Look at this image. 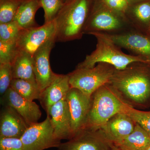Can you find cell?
<instances>
[{
	"mask_svg": "<svg viewBox=\"0 0 150 150\" xmlns=\"http://www.w3.org/2000/svg\"><path fill=\"white\" fill-rule=\"evenodd\" d=\"M108 84L131 107H150V64L134 62L116 69Z\"/></svg>",
	"mask_w": 150,
	"mask_h": 150,
	"instance_id": "obj_1",
	"label": "cell"
},
{
	"mask_svg": "<svg viewBox=\"0 0 150 150\" xmlns=\"http://www.w3.org/2000/svg\"><path fill=\"white\" fill-rule=\"evenodd\" d=\"M94 0H68L55 19L56 42L79 40L90 13Z\"/></svg>",
	"mask_w": 150,
	"mask_h": 150,
	"instance_id": "obj_2",
	"label": "cell"
},
{
	"mask_svg": "<svg viewBox=\"0 0 150 150\" xmlns=\"http://www.w3.org/2000/svg\"><path fill=\"white\" fill-rule=\"evenodd\" d=\"M91 100L90 109L84 129H101L113 115L124 112L128 105L108 83L95 92Z\"/></svg>",
	"mask_w": 150,
	"mask_h": 150,
	"instance_id": "obj_3",
	"label": "cell"
},
{
	"mask_svg": "<svg viewBox=\"0 0 150 150\" xmlns=\"http://www.w3.org/2000/svg\"><path fill=\"white\" fill-rule=\"evenodd\" d=\"M91 35L96 38V48L76 68H91L98 63H104L112 65L117 70H122L134 62L150 64L149 61L141 56L125 54L104 33H93Z\"/></svg>",
	"mask_w": 150,
	"mask_h": 150,
	"instance_id": "obj_4",
	"label": "cell"
},
{
	"mask_svg": "<svg viewBox=\"0 0 150 150\" xmlns=\"http://www.w3.org/2000/svg\"><path fill=\"white\" fill-rule=\"evenodd\" d=\"M132 28L125 14L113 11L100 0H94L83 29L84 34H115Z\"/></svg>",
	"mask_w": 150,
	"mask_h": 150,
	"instance_id": "obj_5",
	"label": "cell"
},
{
	"mask_svg": "<svg viewBox=\"0 0 150 150\" xmlns=\"http://www.w3.org/2000/svg\"><path fill=\"white\" fill-rule=\"evenodd\" d=\"M116 70L109 64L100 63L93 68H76L67 75L71 88L91 98L98 88L110 82Z\"/></svg>",
	"mask_w": 150,
	"mask_h": 150,
	"instance_id": "obj_6",
	"label": "cell"
},
{
	"mask_svg": "<svg viewBox=\"0 0 150 150\" xmlns=\"http://www.w3.org/2000/svg\"><path fill=\"white\" fill-rule=\"evenodd\" d=\"M24 150H44L58 148L61 141L56 138L47 115L43 122L29 126L21 138Z\"/></svg>",
	"mask_w": 150,
	"mask_h": 150,
	"instance_id": "obj_7",
	"label": "cell"
},
{
	"mask_svg": "<svg viewBox=\"0 0 150 150\" xmlns=\"http://www.w3.org/2000/svg\"><path fill=\"white\" fill-rule=\"evenodd\" d=\"M120 48L141 56L150 62V35L131 28L115 34L104 33Z\"/></svg>",
	"mask_w": 150,
	"mask_h": 150,
	"instance_id": "obj_8",
	"label": "cell"
},
{
	"mask_svg": "<svg viewBox=\"0 0 150 150\" xmlns=\"http://www.w3.org/2000/svg\"><path fill=\"white\" fill-rule=\"evenodd\" d=\"M113 145L100 129H84L71 139L61 143L57 150H110Z\"/></svg>",
	"mask_w": 150,
	"mask_h": 150,
	"instance_id": "obj_9",
	"label": "cell"
},
{
	"mask_svg": "<svg viewBox=\"0 0 150 150\" xmlns=\"http://www.w3.org/2000/svg\"><path fill=\"white\" fill-rule=\"evenodd\" d=\"M56 27L55 21L44 23L42 26L22 29L16 41L19 50L33 56L38 48L48 40L55 38Z\"/></svg>",
	"mask_w": 150,
	"mask_h": 150,
	"instance_id": "obj_10",
	"label": "cell"
},
{
	"mask_svg": "<svg viewBox=\"0 0 150 150\" xmlns=\"http://www.w3.org/2000/svg\"><path fill=\"white\" fill-rule=\"evenodd\" d=\"M71 122L73 137L85 129L91 107V98L71 88L66 96Z\"/></svg>",
	"mask_w": 150,
	"mask_h": 150,
	"instance_id": "obj_11",
	"label": "cell"
},
{
	"mask_svg": "<svg viewBox=\"0 0 150 150\" xmlns=\"http://www.w3.org/2000/svg\"><path fill=\"white\" fill-rule=\"evenodd\" d=\"M56 42L55 38L48 40L38 48L33 56L35 79L41 92L51 83L57 75L52 71L50 64V54Z\"/></svg>",
	"mask_w": 150,
	"mask_h": 150,
	"instance_id": "obj_12",
	"label": "cell"
},
{
	"mask_svg": "<svg viewBox=\"0 0 150 150\" xmlns=\"http://www.w3.org/2000/svg\"><path fill=\"white\" fill-rule=\"evenodd\" d=\"M1 100L3 105L13 108L28 127L38 123L42 115L39 106L35 102L23 98L11 87L2 96Z\"/></svg>",
	"mask_w": 150,
	"mask_h": 150,
	"instance_id": "obj_13",
	"label": "cell"
},
{
	"mask_svg": "<svg viewBox=\"0 0 150 150\" xmlns=\"http://www.w3.org/2000/svg\"><path fill=\"white\" fill-rule=\"evenodd\" d=\"M50 117L54 134L57 139L69 140L72 138L71 122L66 97L51 108Z\"/></svg>",
	"mask_w": 150,
	"mask_h": 150,
	"instance_id": "obj_14",
	"label": "cell"
},
{
	"mask_svg": "<svg viewBox=\"0 0 150 150\" xmlns=\"http://www.w3.org/2000/svg\"><path fill=\"white\" fill-rule=\"evenodd\" d=\"M136 125L126 113L120 112L112 116L100 129L105 138L114 144L131 134Z\"/></svg>",
	"mask_w": 150,
	"mask_h": 150,
	"instance_id": "obj_15",
	"label": "cell"
},
{
	"mask_svg": "<svg viewBox=\"0 0 150 150\" xmlns=\"http://www.w3.org/2000/svg\"><path fill=\"white\" fill-rule=\"evenodd\" d=\"M28 126L16 110L9 105H4L0 115V138H19Z\"/></svg>",
	"mask_w": 150,
	"mask_h": 150,
	"instance_id": "obj_16",
	"label": "cell"
},
{
	"mask_svg": "<svg viewBox=\"0 0 150 150\" xmlns=\"http://www.w3.org/2000/svg\"><path fill=\"white\" fill-rule=\"evenodd\" d=\"M68 75L58 74L40 93L38 100L48 114L51 108L67 96L71 89Z\"/></svg>",
	"mask_w": 150,
	"mask_h": 150,
	"instance_id": "obj_17",
	"label": "cell"
},
{
	"mask_svg": "<svg viewBox=\"0 0 150 150\" xmlns=\"http://www.w3.org/2000/svg\"><path fill=\"white\" fill-rule=\"evenodd\" d=\"M125 16L132 28L148 34L150 28V1L129 5Z\"/></svg>",
	"mask_w": 150,
	"mask_h": 150,
	"instance_id": "obj_18",
	"label": "cell"
},
{
	"mask_svg": "<svg viewBox=\"0 0 150 150\" xmlns=\"http://www.w3.org/2000/svg\"><path fill=\"white\" fill-rule=\"evenodd\" d=\"M11 65L13 79H21L37 85L32 55L18 49Z\"/></svg>",
	"mask_w": 150,
	"mask_h": 150,
	"instance_id": "obj_19",
	"label": "cell"
},
{
	"mask_svg": "<svg viewBox=\"0 0 150 150\" xmlns=\"http://www.w3.org/2000/svg\"><path fill=\"white\" fill-rule=\"evenodd\" d=\"M41 7L40 0H23L14 21L16 22L22 29L38 26L35 21V15Z\"/></svg>",
	"mask_w": 150,
	"mask_h": 150,
	"instance_id": "obj_20",
	"label": "cell"
},
{
	"mask_svg": "<svg viewBox=\"0 0 150 150\" xmlns=\"http://www.w3.org/2000/svg\"><path fill=\"white\" fill-rule=\"evenodd\" d=\"M123 150H146L150 147V136L136 123L134 131L121 142L113 144Z\"/></svg>",
	"mask_w": 150,
	"mask_h": 150,
	"instance_id": "obj_21",
	"label": "cell"
},
{
	"mask_svg": "<svg viewBox=\"0 0 150 150\" xmlns=\"http://www.w3.org/2000/svg\"><path fill=\"white\" fill-rule=\"evenodd\" d=\"M10 87L25 99L33 101L39 100L40 92L37 85L21 79H14Z\"/></svg>",
	"mask_w": 150,
	"mask_h": 150,
	"instance_id": "obj_22",
	"label": "cell"
},
{
	"mask_svg": "<svg viewBox=\"0 0 150 150\" xmlns=\"http://www.w3.org/2000/svg\"><path fill=\"white\" fill-rule=\"evenodd\" d=\"M23 0H0V24L14 21Z\"/></svg>",
	"mask_w": 150,
	"mask_h": 150,
	"instance_id": "obj_23",
	"label": "cell"
},
{
	"mask_svg": "<svg viewBox=\"0 0 150 150\" xmlns=\"http://www.w3.org/2000/svg\"><path fill=\"white\" fill-rule=\"evenodd\" d=\"M124 112L150 136V111L139 110L128 105Z\"/></svg>",
	"mask_w": 150,
	"mask_h": 150,
	"instance_id": "obj_24",
	"label": "cell"
},
{
	"mask_svg": "<svg viewBox=\"0 0 150 150\" xmlns=\"http://www.w3.org/2000/svg\"><path fill=\"white\" fill-rule=\"evenodd\" d=\"M16 22L0 24V41L16 43L22 30Z\"/></svg>",
	"mask_w": 150,
	"mask_h": 150,
	"instance_id": "obj_25",
	"label": "cell"
},
{
	"mask_svg": "<svg viewBox=\"0 0 150 150\" xmlns=\"http://www.w3.org/2000/svg\"><path fill=\"white\" fill-rule=\"evenodd\" d=\"M44 11V23L54 21L64 2L63 0H40Z\"/></svg>",
	"mask_w": 150,
	"mask_h": 150,
	"instance_id": "obj_26",
	"label": "cell"
},
{
	"mask_svg": "<svg viewBox=\"0 0 150 150\" xmlns=\"http://www.w3.org/2000/svg\"><path fill=\"white\" fill-rule=\"evenodd\" d=\"M18 50L16 43L0 41V64H11Z\"/></svg>",
	"mask_w": 150,
	"mask_h": 150,
	"instance_id": "obj_27",
	"label": "cell"
},
{
	"mask_svg": "<svg viewBox=\"0 0 150 150\" xmlns=\"http://www.w3.org/2000/svg\"><path fill=\"white\" fill-rule=\"evenodd\" d=\"M13 79L11 64H0V93L2 96L10 88Z\"/></svg>",
	"mask_w": 150,
	"mask_h": 150,
	"instance_id": "obj_28",
	"label": "cell"
},
{
	"mask_svg": "<svg viewBox=\"0 0 150 150\" xmlns=\"http://www.w3.org/2000/svg\"><path fill=\"white\" fill-rule=\"evenodd\" d=\"M0 150H24L21 139L0 138Z\"/></svg>",
	"mask_w": 150,
	"mask_h": 150,
	"instance_id": "obj_29",
	"label": "cell"
},
{
	"mask_svg": "<svg viewBox=\"0 0 150 150\" xmlns=\"http://www.w3.org/2000/svg\"><path fill=\"white\" fill-rule=\"evenodd\" d=\"M106 6L113 11L125 15L129 6L128 0H100Z\"/></svg>",
	"mask_w": 150,
	"mask_h": 150,
	"instance_id": "obj_30",
	"label": "cell"
},
{
	"mask_svg": "<svg viewBox=\"0 0 150 150\" xmlns=\"http://www.w3.org/2000/svg\"><path fill=\"white\" fill-rule=\"evenodd\" d=\"M128 1L129 5H131L137 4V3L148 1H150V0H128Z\"/></svg>",
	"mask_w": 150,
	"mask_h": 150,
	"instance_id": "obj_31",
	"label": "cell"
},
{
	"mask_svg": "<svg viewBox=\"0 0 150 150\" xmlns=\"http://www.w3.org/2000/svg\"><path fill=\"white\" fill-rule=\"evenodd\" d=\"M110 150H123L121 149H119V148L115 146L114 145L112 146V148H111Z\"/></svg>",
	"mask_w": 150,
	"mask_h": 150,
	"instance_id": "obj_32",
	"label": "cell"
},
{
	"mask_svg": "<svg viewBox=\"0 0 150 150\" xmlns=\"http://www.w3.org/2000/svg\"><path fill=\"white\" fill-rule=\"evenodd\" d=\"M148 34L150 35V28L149 29V31H148Z\"/></svg>",
	"mask_w": 150,
	"mask_h": 150,
	"instance_id": "obj_33",
	"label": "cell"
},
{
	"mask_svg": "<svg viewBox=\"0 0 150 150\" xmlns=\"http://www.w3.org/2000/svg\"><path fill=\"white\" fill-rule=\"evenodd\" d=\"M68 1V0H63V1H64V3L65 2H66V1Z\"/></svg>",
	"mask_w": 150,
	"mask_h": 150,
	"instance_id": "obj_34",
	"label": "cell"
},
{
	"mask_svg": "<svg viewBox=\"0 0 150 150\" xmlns=\"http://www.w3.org/2000/svg\"><path fill=\"white\" fill-rule=\"evenodd\" d=\"M146 150H150V147H149V148H148L147 149H146Z\"/></svg>",
	"mask_w": 150,
	"mask_h": 150,
	"instance_id": "obj_35",
	"label": "cell"
}]
</instances>
